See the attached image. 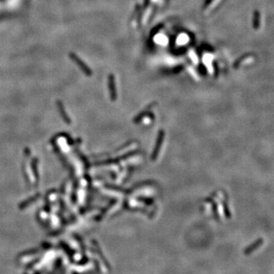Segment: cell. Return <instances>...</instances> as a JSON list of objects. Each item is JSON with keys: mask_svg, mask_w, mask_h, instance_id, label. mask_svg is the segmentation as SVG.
<instances>
[{"mask_svg": "<svg viewBox=\"0 0 274 274\" xmlns=\"http://www.w3.org/2000/svg\"><path fill=\"white\" fill-rule=\"evenodd\" d=\"M70 59H71V60H73L79 68H80L81 70H82L85 75H87V76H91V75H92V71H91V69L88 67V65H87L80 57H78L76 53H70Z\"/></svg>", "mask_w": 274, "mask_h": 274, "instance_id": "1", "label": "cell"}]
</instances>
